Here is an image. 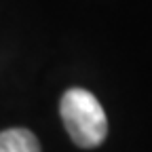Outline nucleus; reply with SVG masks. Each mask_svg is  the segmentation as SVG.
Returning a JSON list of instances; mask_svg holds the SVG:
<instances>
[{
	"instance_id": "1",
	"label": "nucleus",
	"mask_w": 152,
	"mask_h": 152,
	"mask_svg": "<svg viewBox=\"0 0 152 152\" xmlns=\"http://www.w3.org/2000/svg\"><path fill=\"white\" fill-rule=\"evenodd\" d=\"M59 114L68 135L80 148H97L108 135L106 112L87 89H68L59 104Z\"/></svg>"
},
{
	"instance_id": "2",
	"label": "nucleus",
	"mask_w": 152,
	"mask_h": 152,
	"mask_svg": "<svg viewBox=\"0 0 152 152\" xmlns=\"http://www.w3.org/2000/svg\"><path fill=\"white\" fill-rule=\"evenodd\" d=\"M0 152H40V144L28 129H7L0 131Z\"/></svg>"
}]
</instances>
